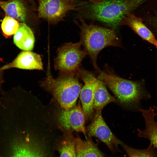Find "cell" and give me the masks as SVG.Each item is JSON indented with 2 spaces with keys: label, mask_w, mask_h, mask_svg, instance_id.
<instances>
[{
  "label": "cell",
  "mask_w": 157,
  "mask_h": 157,
  "mask_svg": "<svg viewBox=\"0 0 157 157\" xmlns=\"http://www.w3.org/2000/svg\"><path fill=\"white\" fill-rule=\"evenodd\" d=\"M146 21L149 26L157 33V8L153 9L151 13L148 14Z\"/></svg>",
  "instance_id": "44dd1931"
},
{
  "label": "cell",
  "mask_w": 157,
  "mask_h": 157,
  "mask_svg": "<svg viewBox=\"0 0 157 157\" xmlns=\"http://www.w3.org/2000/svg\"><path fill=\"white\" fill-rule=\"evenodd\" d=\"M157 110L155 106L147 109H140L139 111L144 118L145 126L143 130L137 129L138 136L149 140L150 144L155 149H157V121L155 119L157 115Z\"/></svg>",
  "instance_id": "7c38bea8"
},
{
  "label": "cell",
  "mask_w": 157,
  "mask_h": 157,
  "mask_svg": "<svg viewBox=\"0 0 157 157\" xmlns=\"http://www.w3.org/2000/svg\"><path fill=\"white\" fill-rule=\"evenodd\" d=\"M94 111L101 110L108 104L117 102V99L108 92L105 85L96 77L94 80Z\"/></svg>",
  "instance_id": "9a60e30c"
},
{
  "label": "cell",
  "mask_w": 157,
  "mask_h": 157,
  "mask_svg": "<svg viewBox=\"0 0 157 157\" xmlns=\"http://www.w3.org/2000/svg\"><path fill=\"white\" fill-rule=\"evenodd\" d=\"M156 47L157 48V47Z\"/></svg>",
  "instance_id": "cb8c5ba5"
},
{
  "label": "cell",
  "mask_w": 157,
  "mask_h": 157,
  "mask_svg": "<svg viewBox=\"0 0 157 157\" xmlns=\"http://www.w3.org/2000/svg\"><path fill=\"white\" fill-rule=\"evenodd\" d=\"M75 147L76 157H107L100 150L97 144L93 142L91 137H87L85 140L78 136L75 138Z\"/></svg>",
  "instance_id": "2e32d148"
},
{
  "label": "cell",
  "mask_w": 157,
  "mask_h": 157,
  "mask_svg": "<svg viewBox=\"0 0 157 157\" xmlns=\"http://www.w3.org/2000/svg\"><path fill=\"white\" fill-rule=\"evenodd\" d=\"M49 66L46 77L40 82V86L51 94L61 108H73L76 104L82 87L77 72H60L55 78Z\"/></svg>",
  "instance_id": "277c9868"
},
{
  "label": "cell",
  "mask_w": 157,
  "mask_h": 157,
  "mask_svg": "<svg viewBox=\"0 0 157 157\" xmlns=\"http://www.w3.org/2000/svg\"><path fill=\"white\" fill-rule=\"evenodd\" d=\"M101 110L95 111L91 123L86 127L87 137L97 138L113 153L119 152L118 144L123 142L113 133L102 117Z\"/></svg>",
  "instance_id": "ba28073f"
},
{
  "label": "cell",
  "mask_w": 157,
  "mask_h": 157,
  "mask_svg": "<svg viewBox=\"0 0 157 157\" xmlns=\"http://www.w3.org/2000/svg\"><path fill=\"white\" fill-rule=\"evenodd\" d=\"M144 0H105L94 5L87 2L80 14L84 18L101 22L115 28L129 13L135 9Z\"/></svg>",
  "instance_id": "7a4b0ae2"
},
{
  "label": "cell",
  "mask_w": 157,
  "mask_h": 157,
  "mask_svg": "<svg viewBox=\"0 0 157 157\" xmlns=\"http://www.w3.org/2000/svg\"><path fill=\"white\" fill-rule=\"evenodd\" d=\"M35 37L31 28L25 23H21L15 34L13 41L19 49L24 51H31L33 48Z\"/></svg>",
  "instance_id": "e0dca14e"
},
{
  "label": "cell",
  "mask_w": 157,
  "mask_h": 157,
  "mask_svg": "<svg viewBox=\"0 0 157 157\" xmlns=\"http://www.w3.org/2000/svg\"><path fill=\"white\" fill-rule=\"evenodd\" d=\"M78 0H38L37 17L52 24L63 21L68 12H79L81 7L86 2H77Z\"/></svg>",
  "instance_id": "5b68a950"
},
{
  "label": "cell",
  "mask_w": 157,
  "mask_h": 157,
  "mask_svg": "<svg viewBox=\"0 0 157 157\" xmlns=\"http://www.w3.org/2000/svg\"><path fill=\"white\" fill-rule=\"evenodd\" d=\"M121 145L124 149L129 157H157L154 148L149 144V147L144 149L134 148L123 142Z\"/></svg>",
  "instance_id": "d6986e66"
},
{
  "label": "cell",
  "mask_w": 157,
  "mask_h": 157,
  "mask_svg": "<svg viewBox=\"0 0 157 157\" xmlns=\"http://www.w3.org/2000/svg\"><path fill=\"white\" fill-rule=\"evenodd\" d=\"M12 68L28 70L43 69L41 56L30 51L21 52L12 62L2 67L1 70Z\"/></svg>",
  "instance_id": "4fadbf2b"
},
{
  "label": "cell",
  "mask_w": 157,
  "mask_h": 157,
  "mask_svg": "<svg viewBox=\"0 0 157 157\" xmlns=\"http://www.w3.org/2000/svg\"><path fill=\"white\" fill-rule=\"evenodd\" d=\"M77 17L80 23L77 20L74 21L80 29V42L90 57L94 67L97 71L99 68L97 61L99 53L108 46H121L120 40L114 29L99 26L93 23L88 24L79 14Z\"/></svg>",
  "instance_id": "3957f363"
},
{
  "label": "cell",
  "mask_w": 157,
  "mask_h": 157,
  "mask_svg": "<svg viewBox=\"0 0 157 157\" xmlns=\"http://www.w3.org/2000/svg\"><path fill=\"white\" fill-rule=\"evenodd\" d=\"M120 25L128 26L143 39L157 47V40L142 18L129 13L124 17Z\"/></svg>",
  "instance_id": "5bb4252c"
},
{
  "label": "cell",
  "mask_w": 157,
  "mask_h": 157,
  "mask_svg": "<svg viewBox=\"0 0 157 157\" xmlns=\"http://www.w3.org/2000/svg\"><path fill=\"white\" fill-rule=\"evenodd\" d=\"M15 137L10 157H48L42 146L30 134Z\"/></svg>",
  "instance_id": "30bf717a"
},
{
  "label": "cell",
  "mask_w": 157,
  "mask_h": 157,
  "mask_svg": "<svg viewBox=\"0 0 157 157\" xmlns=\"http://www.w3.org/2000/svg\"><path fill=\"white\" fill-rule=\"evenodd\" d=\"M77 72L84 83L79 95L80 101L85 121H88L91 119L94 112V80L95 76L91 72L80 68Z\"/></svg>",
  "instance_id": "9c48e42d"
},
{
  "label": "cell",
  "mask_w": 157,
  "mask_h": 157,
  "mask_svg": "<svg viewBox=\"0 0 157 157\" xmlns=\"http://www.w3.org/2000/svg\"><path fill=\"white\" fill-rule=\"evenodd\" d=\"M97 71V78L109 88L117 102L124 107L139 110L141 101L151 98V93L141 82L126 79L100 69Z\"/></svg>",
  "instance_id": "6da1fadb"
},
{
  "label": "cell",
  "mask_w": 157,
  "mask_h": 157,
  "mask_svg": "<svg viewBox=\"0 0 157 157\" xmlns=\"http://www.w3.org/2000/svg\"><path fill=\"white\" fill-rule=\"evenodd\" d=\"M20 24L16 19L6 15L1 24V28L3 35L8 38L15 34Z\"/></svg>",
  "instance_id": "ffe728a7"
},
{
  "label": "cell",
  "mask_w": 157,
  "mask_h": 157,
  "mask_svg": "<svg viewBox=\"0 0 157 157\" xmlns=\"http://www.w3.org/2000/svg\"><path fill=\"white\" fill-rule=\"evenodd\" d=\"M59 148L60 157H76L75 138L72 133H65Z\"/></svg>",
  "instance_id": "ac0fdd59"
},
{
  "label": "cell",
  "mask_w": 157,
  "mask_h": 157,
  "mask_svg": "<svg viewBox=\"0 0 157 157\" xmlns=\"http://www.w3.org/2000/svg\"><path fill=\"white\" fill-rule=\"evenodd\" d=\"M80 41L66 43L59 47L54 61V67L60 72H77L83 58L88 54L81 48Z\"/></svg>",
  "instance_id": "8992f818"
},
{
  "label": "cell",
  "mask_w": 157,
  "mask_h": 157,
  "mask_svg": "<svg viewBox=\"0 0 157 157\" xmlns=\"http://www.w3.org/2000/svg\"><path fill=\"white\" fill-rule=\"evenodd\" d=\"M55 119L58 127L64 133L81 132L87 138L85 120L80 101L70 109H65L60 107L55 112Z\"/></svg>",
  "instance_id": "52a82bcc"
},
{
  "label": "cell",
  "mask_w": 157,
  "mask_h": 157,
  "mask_svg": "<svg viewBox=\"0 0 157 157\" xmlns=\"http://www.w3.org/2000/svg\"><path fill=\"white\" fill-rule=\"evenodd\" d=\"M89 2L92 4L96 5L104 1L105 0H88Z\"/></svg>",
  "instance_id": "603a6c76"
},
{
  "label": "cell",
  "mask_w": 157,
  "mask_h": 157,
  "mask_svg": "<svg viewBox=\"0 0 157 157\" xmlns=\"http://www.w3.org/2000/svg\"><path fill=\"white\" fill-rule=\"evenodd\" d=\"M0 7L6 15L21 23L26 24L38 19L32 6L27 0H0Z\"/></svg>",
  "instance_id": "8fae6325"
},
{
  "label": "cell",
  "mask_w": 157,
  "mask_h": 157,
  "mask_svg": "<svg viewBox=\"0 0 157 157\" xmlns=\"http://www.w3.org/2000/svg\"><path fill=\"white\" fill-rule=\"evenodd\" d=\"M29 4L32 6L34 11H37L38 6L35 1V0H27Z\"/></svg>",
  "instance_id": "7402d4cb"
}]
</instances>
